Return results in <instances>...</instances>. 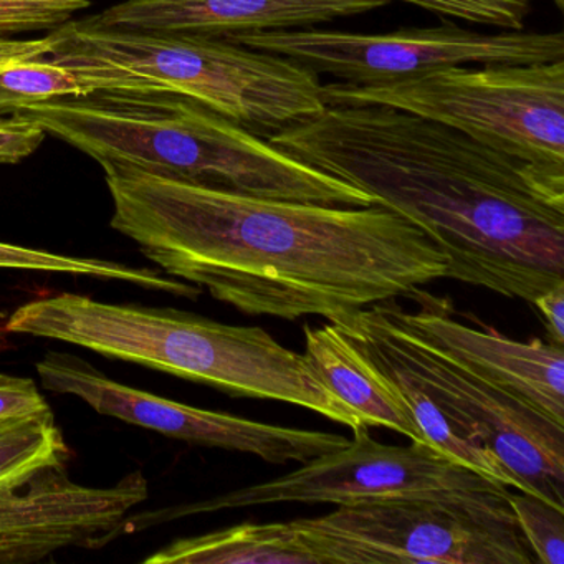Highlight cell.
Returning a JSON list of instances; mask_svg holds the SVG:
<instances>
[{
	"label": "cell",
	"mask_w": 564,
	"mask_h": 564,
	"mask_svg": "<svg viewBox=\"0 0 564 564\" xmlns=\"http://www.w3.org/2000/svg\"><path fill=\"white\" fill-rule=\"evenodd\" d=\"M111 227L163 273L250 316L329 323L447 279L448 259L381 206L267 199L101 164Z\"/></svg>",
	"instance_id": "obj_1"
},
{
	"label": "cell",
	"mask_w": 564,
	"mask_h": 564,
	"mask_svg": "<svg viewBox=\"0 0 564 564\" xmlns=\"http://www.w3.org/2000/svg\"><path fill=\"white\" fill-rule=\"evenodd\" d=\"M267 141L419 227L447 279L528 303L564 282V171L372 105L326 107Z\"/></svg>",
	"instance_id": "obj_2"
},
{
	"label": "cell",
	"mask_w": 564,
	"mask_h": 564,
	"mask_svg": "<svg viewBox=\"0 0 564 564\" xmlns=\"http://www.w3.org/2000/svg\"><path fill=\"white\" fill-rule=\"evenodd\" d=\"M19 113L101 164L267 199L369 207L358 187L329 176L206 105L163 91H91L35 101Z\"/></svg>",
	"instance_id": "obj_3"
},
{
	"label": "cell",
	"mask_w": 564,
	"mask_h": 564,
	"mask_svg": "<svg viewBox=\"0 0 564 564\" xmlns=\"http://www.w3.org/2000/svg\"><path fill=\"white\" fill-rule=\"evenodd\" d=\"M6 332L70 343L229 394L300 405L351 431L366 427L305 356L259 326L224 325L180 310L61 293L15 310Z\"/></svg>",
	"instance_id": "obj_4"
},
{
	"label": "cell",
	"mask_w": 564,
	"mask_h": 564,
	"mask_svg": "<svg viewBox=\"0 0 564 564\" xmlns=\"http://www.w3.org/2000/svg\"><path fill=\"white\" fill-rule=\"evenodd\" d=\"M48 35L44 57L72 72L85 95H183L265 140L326 108L315 72L224 39L121 31L88 19H72Z\"/></svg>",
	"instance_id": "obj_5"
},
{
	"label": "cell",
	"mask_w": 564,
	"mask_h": 564,
	"mask_svg": "<svg viewBox=\"0 0 564 564\" xmlns=\"http://www.w3.org/2000/svg\"><path fill=\"white\" fill-rule=\"evenodd\" d=\"M507 487L339 505L293 520L322 564H533Z\"/></svg>",
	"instance_id": "obj_6"
},
{
	"label": "cell",
	"mask_w": 564,
	"mask_h": 564,
	"mask_svg": "<svg viewBox=\"0 0 564 564\" xmlns=\"http://www.w3.org/2000/svg\"><path fill=\"white\" fill-rule=\"evenodd\" d=\"M326 107H389L508 156L564 171V61L437 68L382 85H323Z\"/></svg>",
	"instance_id": "obj_7"
},
{
	"label": "cell",
	"mask_w": 564,
	"mask_h": 564,
	"mask_svg": "<svg viewBox=\"0 0 564 564\" xmlns=\"http://www.w3.org/2000/svg\"><path fill=\"white\" fill-rule=\"evenodd\" d=\"M224 41L290 58L316 75L346 85L408 80L437 68L462 65H527L564 61L563 32L471 31L454 22L356 34L332 29L252 32Z\"/></svg>",
	"instance_id": "obj_8"
},
{
	"label": "cell",
	"mask_w": 564,
	"mask_h": 564,
	"mask_svg": "<svg viewBox=\"0 0 564 564\" xmlns=\"http://www.w3.org/2000/svg\"><path fill=\"white\" fill-rule=\"evenodd\" d=\"M345 447L305 462L302 467L263 484L249 485L220 497L181 505L151 514H131L128 530L189 514L275 503H335L381 500L442 491L503 487L435 451L424 442L388 445L375 441L368 427L355 429Z\"/></svg>",
	"instance_id": "obj_9"
},
{
	"label": "cell",
	"mask_w": 564,
	"mask_h": 564,
	"mask_svg": "<svg viewBox=\"0 0 564 564\" xmlns=\"http://www.w3.org/2000/svg\"><path fill=\"white\" fill-rule=\"evenodd\" d=\"M37 372L48 391L77 395L108 417L193 444L256 455L269 464H305L349 442L333 432L282 427L170 401L121 384L68 352H48L37 362Z\"/></svg>",
	"instance_id": "obj_10"
},
{
	"label": "cell",
	"mask_w": 564,
	"mask_h": 564,
	"mask_svg": "<svg viewBox=\"0 0 564 564\" xmlns=\"http://www.w3.org/2000/svg\"><path fill=\"white\" fill-rule=\"evenodd\" d=\"M369 310L404 358L477 429L485 445L517 478L521 491L564 510V425L471 375L409 332L389 313L386 302Z\"/></svg>",
	"instance_id": "obj_11"
},
{
	"label": "cell",
	"mask_w": 564,
	"mask_h": 564,
	"mask_svg": "<svg viewBox=\"0 0 564 564\" xmlns=\"http://www.w3.org/2000/svg\"><path fill=\"white\" fill-rule=\"evenodd\" d=\"M417 312L386 302L389 313L409 332L454 359L471 375L533 405L564 425V349L556 343L514 341L494 329H475L452 318L444 299L412 290Z\"/></svg>",
	"instance_id": "obj_12"
},
{
	"label": "cell",
	"mask_w": 564,
	"mask_h": 564,
	"mask_svg": "<svg viewBox=\"0 0 564 564\" xmlns=\"http://www.w3.org/2000/svg\"><path fill=\"white\" fill-rule=\"evenodd\" d=\"M386 4L388 0H123L87 19L121 31L226 39L318 28Z\"/></svg>",
	"instance_id": "obj_13"
},
{
	"label": "cell",
	"mask_w": 564,
	"mask_h": 564,
	"mask_svg": "<svg viewBox=\"0 0 564 564\" xmlns=\"http://www.w3.org/2000/svg\"><path fill=\"white\" fill-rule=\"evenodd\" d=\"M329 323V322H328ZM388 379L421 429L425 442L455 464L464 465L503 487L521 491L517 478L485 445L477 429L404 358L384 329L362 308L332 322Z\"/></svg>",
	"instance_id": "obj_14"
},
{
	"label": "cell",
	"mask_w": 564,
	"mask_h": 564,
	"mask_svg": "<svg viewBox=\"0 0 564 564\" xmlns=\"http://www.w3.org/2000/svg\"><path fill=\"white\" fill-rule=\"evenodd\" d=\"M305 356L326 386L351 408L366 427H388L412 442H425L409 409L388 379L369 359L328 323L322 328L306 325Z\"/></svg>",
	"instance_id": "obj_15"
},
{
	"label": "cell",
	"mask_w": 564,
	"mask_h": 564,
	"mask_svg": "<svg viewBox=\"0 0 564 564\" xmlns=\"http://www.w3.org/2000/svg\"><path fill=\"white\" fill-rule=\"evenodd\" d=\"M144 564H322L293 521L242 523L161 547Z\"/></svg>",
	"instance_id": "obj_16"
},
{
	"label": "cell",
	"mask_w": 564,
	"mask_h": 564,
	"mask_svg": "<svg viewBox=\"0 0 564 564\" xmlns=\"http://www.w3.org/2000/svg\"><path fill=\"white\" fill-rule=\"evenodd\" d=\"M0 269L28 270L41 273H67V275L95 276V279L117 280L131 283L141 289L156 290L183 299H199L203 289L173 279L166 273L151 269L124 265L113 260L80 259V257L62 256L48 250L31 249L0 242Z\"/></svg>",
	"instance_id": "obj_17"
},
{
	"label": "cell",
	"mask_w": 564,
	"mask_h": 564,
	"mask_svg": "<svg viewBox=\"0 0 564 564\" xmlns=\"http://www.w3.org/2000/svg\"><path fill=\"white\" fill-rule=\"evenodd\" d=\"M68 448L54 414L0 421V491L12 490L67 464Z\"/></svg>",
	"instance_id": "obj_18"
},
{
	"label": "cell",
	"mask_w": 564,
	"mask_h": 564,
	"mask_svg": "<svg viewBox=\"0 0 564 564\" xmlns=\"http://www.w3.org/2000/svg\"><path fill=\"white\" fill-rule=\"evenodd\" d=\"M518 527L541 564H564V510L524 491H508Z\"/></svg>",
	"instance_id": "obj_19"
},
{
	"label": "cell",
	"mask_w": 564,
	"mask_h": 564,
	"mask_svg": "<svg viewBox=\"0 0 564 564\" xmlns=\"http://www.w3.org/2000/svg\"><path fill=\"white\" fill-rule=\"evenodd\" d=\"M0 90L28 104L85 95L72 72L45 57L28 58L0 68Z\"/></svg>",
	"instance_id": "obj_20"
},
{
	"label": "cell",
	"mask_w": 564,
	"mask_h": 564,
	"mask_svg": "<svg viewBox=\"0 0 564 564\" xmlns=\"http://www.w3.org/2000/svg\"><path fill=\"white\" fill-rule=\"evenodd\" d=\"M389 2V0H388ZM424 9L442 18L458 19L474 25L523 31L531 12V0H394Z\"/></svg>",
	"instance_id": "obj_21"
},
{
	"label": "cell",
	"mask_w": 564,
	"mask_h": 564,
	"mask_svg": "<svg viewBox=\"0 0 564 564\" xmlns=\"http://www.w3.org/2000/svg\"><path fill=\"white\" fill-rule=\"evenodd\" d=\"M94 0H0V37L54 31Z\"/></svg>",
	"instance_id": "obj_22"
},
{
	"label": "cell",
	"mask_w": 564,
	"mask_h": 564,
	"mask_svg": "<svg viewBox=\"0 0 564 564\" xmlns=\"http://www.w3.org/2000/svg\"><path fill=\"white\" fill-rule=\"evenodd\" d=\"M47 131L24 113H0V164L21 163L37 151Z\"/></svg>",
	"instance_id": "obj_23"
},
{
	"label": "cell",
	"mask_w": 564,
	"mask_h": 564,
	"mask_svg": "<svg viewBox=\"0 0 564 564\" xmlns=\"http://www.w3.org/2000/svg\"><path fill=\"white\" fill-rule=\"evenodd\" d=\"M51 412L47 401L32 379L0 375V421Z\"/></svg>",
	"instance_id": "obj_24"
},
{
	"label": "cell",
	"mask_w": 564,
	"mask_h": 564,
	"mask_svg": "<svg viewBox=\"0 0 564 564\" xmlns=\"http://www.w3.org/2000/svg\"><path fill=\"white\" fill-rule=\"evenodd\" d=\"M533 305L540 310L546 322L551 341L563 345L564 341V282L538 295Z\"/></svg>",
	"instance_id": "obj_25"
},
{
	"label": "cell",
	"mask_w": 564,
	"mask_h": 564,
	"mask_svg": "<svg viewBox=\"0 0 564 564\" xmlns=\"http://www.w3.org/2000/svg\"><path fill=\"white\" fill-rule=\"evenodd\" d=\"M51 48L52 37L48 34L42 39L0 37V68L14 62L44 57Z\"/></svg>",
	"instance_id": "obj_26"
},
{
	"label": "cell",
	"mask_w": 564,
	"mask_h": 564,
	"mask_svg": "<svg viewBox=\"0 0 564 564\" xmlns=\"http://www.w3.org/2000/svg\"><path fill=\"white\" fill-rule=\"evenodd\" d=\"M28 101L22 100V98L14 97V95H9L8 91L0 90V113H18V111L24 110L25 107H29Z\"/></svg>",
	"instance_id": "obj_27"
},
{
	"label": "cell",
	"mask_w": 564,
	"mask_h": 564,
	"mask_svg": "<svg viewBox=\"0 0 564 564\" xmlns=\"http://www.w3.org/2000/svg\"><path fill=\"white\" fill-rule=\"evenodd\" d=\"M553 2H554V6H556V8L560 9V11H563L564 0H553Z\"/></svg>",
	"instance_id": "obj_28"
}]
</instances>
